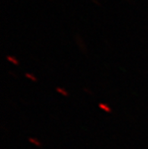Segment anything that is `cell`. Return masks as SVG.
I'll return each instance as SVG.
<instances>
[{"instance_id":"cell-1","label":"cell","mask_w":148,"mask_h":149,"mask_svg":"<svg viewBox=\"0 0 148 149\" xmlns=\"http://www.w3.org/2000/svg\"><path fill=\"white\" fill-rule=\"evenodd\" d=\"M6 60H7L9 63H13V64H15V65H19V61L17 60L16 57H15L13 56H6Z\"/></svg>"},{"instance_id":"cell-2","label":"cell","mask_w":148,"mask_h":149,"mask_svg":"<svg viewBox=\"0 0 148 149\" xmlns=\"http://www.w3.org/2000/svg\"><path fill=\"white\" fill-rule=\"evenodd\" d=\"M25 76L28 78V79H31V80H33V81H35V80H37V79H36V77L33 75V74H31V73H26L25 74Z\"/></svg>"}]
</instances>
